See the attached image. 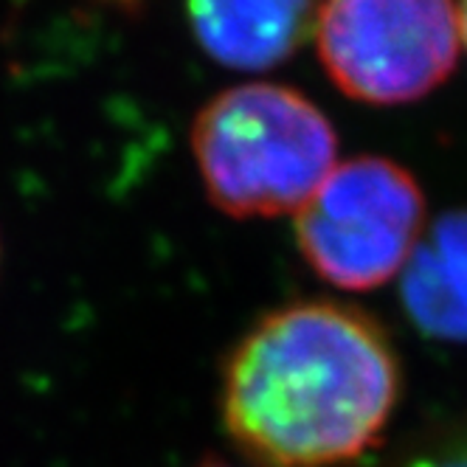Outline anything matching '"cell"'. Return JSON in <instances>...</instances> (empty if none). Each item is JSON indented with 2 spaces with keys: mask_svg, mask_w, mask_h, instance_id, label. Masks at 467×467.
I'll return each mask as SVG.
<instances>
[{
  "mask_svg": "<svg viewBox=\"0 0 467 467\" xmlns=\"http://www.w3.org/2000/svg\"><path fill=\"white\" fill-rule=\"evenodd\" d=\"M108 4H119V6H130V4H139V0H108Z\"/></svg>",
  "mask_w": 467,
  "mask_h": 467,
  "instance_id": "obj_10",
  "label": "cell"
},
{
  "mask_svg": "<svg viewBox=\"0 0 467 467\" xmlns=\"http://www.w3.org/2000/svg\"><path fill=\"white\" fill-rule=\"evenodd\" d=\"M360 467H467V414L428 422Z\"/></svg>",
  "mask_w": 467,
  "mask_h": 467,
  "instance_id": "obj_7",
  "label": "cell"
},
{
  "mask_svg": "<svg viewBox=\"0 0 467 467\" xmlns=\"http://www.w3.org/2000/svg\"><path fill=\"white\" fill-rule=\"evenodd\" d=\"M459 9V37H462V48L467 51V0H456Z\"/></svg>",
  "mask_w": 467,
  "mask_h": 467,
  "instance_id": "obj_8",
  "label": "cell"
},
{
  "mask_svg": "<svg viewBox=\"0 0 467 467\" xmlns=\"http://www.w3.org/2000/svg\"><path fill=\"white\" fill-rule=\"evenodd\" d=\"M192 158L212 206L234 220L296 214L338 166V136L290 85L243 82L197 110Z\"/></svg>",
  "mask_w": 467,
  "mask_h": 467,
  "instance_id": "obj_2",
  "label": "cell"
},
{
  "mask_svg": "<svg viewBox=\"0 0 467 467\" xmlns=\"http://www.w3.org/2000/svg\"><path fill=\"white\" fill-rule=\"evenodd\" d=\"M420 181L383 155L338 163L298 209L296 245L313 274L338 290L366 293L400 279L425 234Z\"/></svg>",
  "mask_w": 467,
  "mask_h": 467,
  "instance_id": "obj_3",
  "label": "cell"
},
{
  "mask_svg": "<svg viewBox=\"0 0 467 467\" xmlns=\"http://www.w3.org/2000/svg\"><path fill=\"white\" fill-rule=\"evenodd\" d=\"M313 40L321 68L360 105H411L459 62L456 0H321Z\"/></svg>",
  "mask_w": 467,
  "mask_h": 467,
  "instance_id": "obj_4",
  "label": "cell"
},
{
  "mask_svg": "<svg viewBox=\"0 0 467 467\" xmlns=\"http://www.w3.org/2000/svg\"><path fill=\"white\" fill-rule=\"evenodd\" d=\"M403 394L380 318L332 298L259 316L220 372V420L259 467H347L369 459Z\"/></svg>",
  "mask_w": 467,
  "mask_h": 467,
  "instance_id": "obj_1",
  "label": "cell"
},
{
  "mask_svg": "<svg viewBox=\"0 0 467 467\" xmlns=\"http://www.w3.org/2000/svg\"><path fill=\"white\" fill-rule=\"evenodd\" d=\"M400 305L422 336L467 344V209L425 228L400 274Z\"/></svg>",
  "mask_w": 467,
  "mask_h": 467,
  "instance_id": "obj_6",
  "label": "cell"
},
{
  "mask_svg": "<svg viewBox=\"0 0 467 467\" xmlns=\"http://www.w3.org/2000/svg\"><path fill=\"white\" fill-rule=\"evenodd\" d=\"M321 0H186L189 26L209 59L231 71H271L316 31Z\"/></svg>",
  "mask_w": 467,
  "mask_h": 467,
  "instance_id": "obj_5",
  "label": "cell"
},
{
  "mask_svg": "<svg viewBox=\"0 0 467 467\" xmlns=\"http://www.w3.org/2000/svg\"><path fill=\"white\" fill-rule=\"evenodd\" d=\"M197 467H243V464H231V462H225L220 456H206V459L197 462Z\"/></svg>",
  "mask_w": 467,
  "mask_h": 467,
  "instance_id": "obj_9",
  "label": "cell"
}]
</instances>
